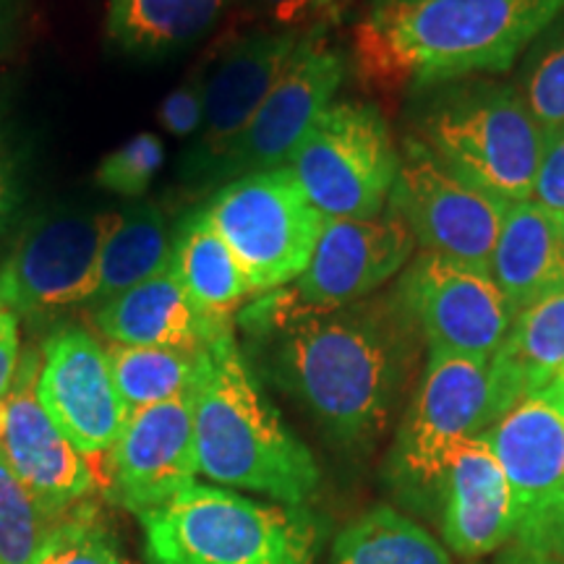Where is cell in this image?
Returning <instances> with one entry per match:
<instances>
[{"label":"cell","mask_w":564,"mask_h":564,"mask_svg":"<svg viewBox=\"0 0 564 564\" xmlns=\"http://www.w3.org/2000/svg\"><path fill=\"white\" fill-rule=\"evenodd\" d=\"M546 392H549V394H552V398L556 400V405H560V408H562V411H564V371L560 373V377H556V379H554V382H552V384H549V387H546Z\"/></svg>","instance_id":"cell-39"},{"label":"cell","mask_w":564,"mask_h":564,"mask_svg":"<svg viewBox=\"0 0 564 564\" xmlns=\"http://www.w3.org/2000/svg\"><path fill=\"white\" fill-rule=\"evenodd\" d=\"M348 0H253L257 11L274 30H312L329 26Z\"/></svg>","instance_id":"cell-33"},{"label":"cell","mask_w":564,"mask_h":564,"mask_svg":"<svg viewBox=\"0 0 564 564\" xmlns=\"http://www.w3.org/2000/svg\"><path fill=\"white\" fill-rule=\"evenodd\" d=\"M415 97L413 137L449 171L507 204L533 199L544 126L518 84L468 76L419 89Z\"/></svg>","instance_id":"cell-4"},{"label":"cell","mask_w":564,"mask_h":564,"mask_svg":"<svg viewBox=\"0 0 564 564\" xmlns=\"http://www.w3.org/2000/svg\"><path fill=\"white\" fill-rule=\"evenodd\" d=\"M390 207L403 217L415 246L489 272L510 204L449 171L421 139L405 137Z\"/></svg>","instance_id":"cell-10"},{"label":"cell","mask_w":564,"mask_h":564,"mask_svg":"<svg viewBox=\"0 0 564 564\" xmlns=\"http://www.w3.org/2000/svg\"><path fill=\"white\" fill-rule=\"evenodd\" d=\"M329 26H312L299 53L259 105L246 129L204 173L199 188H220L249 173L288 165L293 152L329 105L348 74V58L327 42Z\"/></svg>","instance_id":"cell-11"},{"label":"cell","mask_w":564,"mask_h":564,"mask_svg":"<svg viewBox=\"0 0 564 564\" xmlns=\"http://www.w3.org/2000/svg\"><path fill=\"white\" fill-rule=\"evenodd\" d=\"M108 361L116 390L121 394L126 413H137L167 400L192 394L199 377L202 350L150 348V345L110 343Z\"/></svg>","instance_id":"cell-27"},{"label":"cell","mask_w":564,"mask_h":564,"mask_svg":"<svg viewBox=\"0 0 564 564\" xmlns=\"http://www.w3.org/2000/svg\"><path fill=\"white\" fill-rule=\"evenodd\" d=\"M19 358V319L6 308H0V398L13 382Z\"/></svg>","instance_id":"cell-36"},{"label":"cell","mask_w":564,"mask_h":564,"mask_svg":"<svg viewBox=\"0 0 564 564\" xmlns=\"http://www.w3.org/2000/svg\"><path fill=\"white\" fill-rule=\"evenodd\" d=\"M306 32L272 26L241 34L212 61L204 74V126L183 154V181L199 186L291 66Z\"/></svg>","instance_id":"cell-16"},{"label":"cell","mask_w":564,"mask_h":564,"mask_svg":"<svg viewBox=\"0 0 564 564\" xmlns=\"http://www.w3.org/2000/svg\"><path fill=\"white\" fill-rule=\"evenodd\" d=\"M230 0H108L105 32L118 51L160 58L199 42Z\"/></svg>","instance_id":"cell-24"},{"label":"cell","mask_w":564,"mask_h":564,"mask_svg":"<svg viewBox=\"0 0 564 564\" xmlns=\"http://www.w3.org/2000/svg\"><path fill=\"white\" fill-rule=\"evenodd\" d=\"M398 295L419 324L429 352L491 361L514 319L489 272L442 253H419L408 264Z\"/></svg>","instance_id":"cell-13"},{"label":"cell","mask_w":564,"mask_h":564,"mask_svg":"<svg viewBox=\"0 0 564 564\" xmlns=\"http://www.w3.org/2000/svg\"><path fill=\"white\" fill-rule=\"evenodd\" d=\"M400 150L382 110L340 100L316 118L288 160L301 192L324 217H379L398 178Z\"/></svg>","instance_id":"cell-7"},{"label":"cell","mask_w":564,"mask_h":564,"mask_svg":"<svg viewBox=\"0 0 564 564\" xmlns=\"http://www.w3.org/2000/svg\"><path fill=\"white\" fill-rule=\"evenodd\" d=\"M165 162V147L154 133H137L126 144L102 158L95 173V183L105 192L139 199L152 186L154 175Z\"/></svg>","instance_id":"cell-31"},{"label":"cell","mask_w":564,"mask_h":564,"mask_svg":"<svg viewBox=\"0 0 564 564\" xmlns=\"http://www.w3.org/2000/svg\"><path fill=\"white\" fill-rule=\"evenodd\" d=\"M204 209L257 295L301 278L324 225L288 165L225 183Z\"/></svg>","instance_id":"cell-8"},{"label":"cell","mask_w":564,"mask_h":564,"mask_svg":"<svg viewBox=\"0 0 564 564\" xmlns=\"http://www.w3.org/2000/svg\"><path fill=\"white\" fill-rule=\"evenodd\" d=\"M167 270L212 319L236 322L243 303L257 299L249 274L223 241L204 207L186 212L175 228Z\"/></svg>","instance_id":"cell-23"},{"label":"cell","mask_w":564,"mask_h":564,"mask_svg":"<svg viewBox=\"0 0 564 564\" xmlns=\"http://www.w3.org/2000/svg\"><path fill=\"white\" fill-rule=\"evenodd\" d=\"M171 262V236L167 217L158 204L139 202L116 212L97 259V278L87 306L116 299L139 282L167 270Z\"/></svg>","instance_id":"cell-25"},{"label":"cell","mask_w":564,"mask_h":564,"mask_svg":"<svg viewBox=\"0 0 564 564\" xmlns=\"http://www.w3.org/2000/svg\"><path fill=\"white\" fill-rule=\"evenodd\" d=\"M196 476L194 392L131 413L105 453V494L137 518L173 502Z\"/></svg>","instance_id":"cell-14"},{"label":"cell","mask_w":564,"mask_h":564,"mask_svg":"<svg viewBox=\"0 0 564 564\" xmlns=\"http://www.w3.org/2000/svg\"><path fill=\"white\" fill-rule=\"evenodd\" d=\"M564 371V288L514 316L489 361L491 419L531 394L544 392Z\"/></svg>","instance_id":"cell-22"},{"label":"cell","mask_w":564,"mask_h":564,"mask_svg":"<svg viewBox=\"0 0 564 564\" xmlns=\"http://www.w3.org/2000/svg\"><path fill=\"white\" fill-rule=\"evenodd\" d=\"M147 564H314L306 507L257 502L223 486L192 484L139 518Z\"/></svg>","instance_id":"cell-5"},{"label":"cell","mask_w":564,"mask_h":564,"mask_svg":"<svg viewBox=\"0 0 564 564\" xmlns=\"http://www.w3.org/2000/svg\"><path fill=\"white\" fill-rule=\"evenodd\" d=\"M61 518L47 512L0 457V564H40Z\"/></svg>","instance_id":"cell-28"},{"label":"cell","mask_w":564,"mask_h":564,"mask_svg":"<svg viewBox=\"0 0 564 564\" xmlns=\"http://www.w3.org/2000/svg\"><path fill=\"white\" fill-rule=\"evenodd\" d=\"M489 274L518 316L564 288V217L533 199L507 207Z\"/></svg>","instance_id":"cell-21"},{"label":"cell","mask_w":564,"mask_h":564,"mask_svg":"<svg viewBox=\"0 0 564 564\" xmlns=\"http://www.w3.org/2000/svg\"><path fill=\"white\" fill-rule=\"evenodd\" d=\"M413 251L411 230L390 204L369 220L324 217L312 259L291 291L308 306L364 301L403 270Z\"/></svg>","instance_id":"cell-18"},{"label":"cell","mask_w":564,"mask_h":564,"mask_svg":"<svg viewBox=\"0 0 564 564\" xmlns=\"http://www.w3.org/2000/svg\"><path fill=\"white\" fill-rule=\"evenodd\" d=\"M19 202V165L17 152H13L9 112H6V100L0 95V236L9 228L13 209Z\"/></svg>","instance_id":"cell-35"},{"label":"cell","mask_w":564,"mask_h":564,"mask_svg":"<svg viewBox=\"0 0 564 564\" xmlns=\"http://www.w3.org/2000/svg\"><path fill=\"white\" fill-rule=\"evenodd\" d=\"M158 121L175 139H188L204 126V76L194 74L192 79L175 87L158 108Z\"/></svg>","instance_id":"cell-34"},{"label":"cell","mask_w":564,"mask_h":564,"mask_svg":"<svg viewBox=\"0 0 564 564\" xmlns=\"http://www.w3.org/2000/svg\"><path fill=\"white\" fill-rule=\"evenodd\" d=\"M236 324L253 373L343 449H369L387 434L423 340L398 291L308 306L278 288L241 306Z\"/></svg>","instance_id":"cell-1"},{"label":"cell","mask_w":564,"mask_h":564,"mask_svg":"<svg viewBox=\"0 0 564 564\" xmlns=\"http://www.w3.org/2000/svg\"><path fill=\"white\" fill-rule=\"evenodd\" d=\"M110 217L108 212H53L26 225L0 267V308L17 319H42L89 303Z\"/></svg>","instance_id":"cell-12"},{"label":"cell","mask_w":564,"mask_h":564,"mask_svg":"<svg viewBox=\"0 0 564 564\" xmlns=\"http://www.w3.org/2000/svg\"><path fill=\"white\" fill-rule=\"evenodd\" d=\"M40 364V350H26L11 387L0 398V457L37 502L61 518L87 502L97 486V470L42 408Z\"/></svg>","instance_id":"cell-15"},{"label":"cell","mask_w":564,"mask_h":564,"mask_svg":"<svg viewBox=\"0 0 564 564\" xmlns=\"http://www.w3.org/2000/svg\"><path fill=\"white\" fill-rule=\"evenodd\" d=\"M194 434L199 474L209 481L288 507H303L319 491L322 470L312 449L264 394L236 329L202 350Z\"/></svg>","instance_id":"cell-3"},{"label":"cell","mask_w":564,"mask_h":564,"mask_svg":"<svg viewBox=\"0 0 564 564\" xmlns=\"http://www.w3.org/2000/svg\"><path fill=\"white\" fill-rule=\"evenodd\" d=\"M40 564H129V560L97 507L82 502L58 520Z\"/></svg>","instance_id":"cell-30"},{"label":"cell","mask_w":564,"mask_h":564,"mask_svg":"<svg viewBox=\"0 0 564 564\" xmlns=\"http://www.w3.org/2000/svg\"><path fill=\"white\" fill-rule=\"evenodd\" d=\"M327 564H453L426 528L394 507L379 505L337 533Z\"/></svg>","instance_id":"cell-26"},{"label":"cell","mask_w":564,"mask_h":564,"mask_svg":"<svg viewBox=\"0 0 564 564\" xmlns=\"http://www.w3.org/2000/svg\"><path fill=\"white\" fill-rule=\"evenodd\" d=\"M533 202L564 217V123L544 129L533 181Z\"/></svg>","instance_id":"cell-32"},{"label":"cell","mask_w":564,"mask_h":564,"mask_svg":"<svg viewBox=\"0 0 564 564\" xmlns=\"http://www.w3.org/2000/svg\"><path fill=\"white\" fill-rule=\"evenodd\" d=\"M24 17L26 0H0V61L17 47Z\"/></svg>","instance_id":"cell-37"},{"label":"cell","mask_w":564,"mask_h":564,"mask_svg":"<svg viewBox=\"0 0 564 564\" xmlns=\"http://www.w3.org/2000/svg\"><path fill=\"white\" fill-rule=\"evenodd\" d=\"M491 419L489 361L429 352L387 457V481L408 507L432 512L457 447Z\"/></svg>","instance_id":"cell-6"},{"label":"cell","mask_w":564,"mask_h":564,"mask_svg":"<svg viewBox=\"0 0 564 564\" xmlns=\"http://www.w3.org/2000/svg\"><path fill=\"white\" fill-rule=\"evenodd\" d=\"M564 11V0H371L352 68L373 89L505 74Z\"/></svg>","instance_id":"cell-2"},{"label":"cell","mask_w":564,"mask_h":564,"mask_svg":"<svg viewBox=\"0 0 564 564\" xmlns=\"http://www.w3.org/2000/svg\"><path fill=\"white\" fill-rule=\"evenodd\" d=\"M442 546L463 562H478L512 544L514 518L507 476L484 436L465 440L436 494Z\"/></svg>","instance_id":"cell-19"},{"label":"cell","mask_w":564,"mask_h":564,"mask_svg":"<svg viewBox=\"0 0 564 564\" xmlns=\"http://www.w3.org/2000/svg\"><path fill=\"white\" fill-rule=\"evenodd\" d=\"M37 394L61 434L89 460L108 453L129 421L108 350L82 327H63L42 345Z\"/></svg>","instance_id":"cell-17"},{"label":"cell","mask_w":564,"mask_h":564,"mask_svg":"<svg viewBox=\"0 0 564 564\" xmlns=\"http://www.w3.org/2000/svg\"><path fill=\"white\" fill-rule=\"evenodd\" d=\"M525 53L520 95L544 129L564 123V11Z\"/></svg>","instance_id":"cell-29"},{"label":"cell","mask_w":564,"mask_h":564,"mask_svg":"<svg viewBox=\"0 0 564 564\" xmlns=\"http://www.w3.org/2000/svg\"><path fill=\"white\" fill-rule=\"evenodd\" d=\"M512 494V546L564 562V411L546 390L481 434Z\"/></svg>","instance_id":"cell-9"},{"label":"cell","mask_w":564,"mask_h":564,"mask_svg":"<svg viewBox=\"0 0 564 564\" xmlns=\"http://www.w3.org/2000/svg\"><path fill=\"white\" fill-rule=\"evenodd\" d=\"M91 322L110 343L181 350H202L236 329V322L204 314L171 270L95 306Z\"/></svg>","instance_id":"cell-20"},{"label":"cell","mask_w":564,"mask_h":564,"mask_svg":"<svg viewBox=\"0 0 564 564\" xmlns=\"http://www.w3.org/2000/svg\"><path fill=\"white\" fill-rule=\"evenodd\" d=\"M465 564H564V562L549 560V556H539V554H528L523 549L510 544L507 549H502V552L486 556V560L465 562Z\"/></svg>","instance_id":"cell-38"}]
</instances>
